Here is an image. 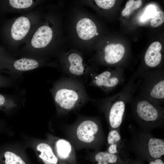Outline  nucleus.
<instances>
[{"label":"nucleus","mask_w":164,"mask_h":164,"mask_svg":"<svg viewBox=\"0 0 164 164\" xmlns=\"http://www.w3.org/2000/svg\"><path fill=\"white\" fill-rule=\"evenodd\" d=\"M40 63L36 59L23 57L17 60L10 64L13 69L19 71H26L34 69L39 66Z\"/></svg>","instance_id":"19"},{"label":"nucleus","mask_w":164,"mask_h":164,"mask_svg":"<svg viewBox=\"0 0 164 164\" xmlns=\"http://www.w3.org/2000/svg\"><path fill=\"white\" fill-rule=\"evenodd\" d=\"M97 5L100 7L104 9H108L114 5L115 1L114 0H96Z\"/></svg>","instance_id":"23"},{"label":"nucleus","mask_w":164,"mask_h":164,"mask_svg":"<svg viewBox=\"0 0 164 164\" xmlns=\"http://www.w3.org/2000/svg\"><path fill=\"white\" fill-rule=\"evenodd\" d=\"M9 57L7 53L3 48L0 46V63H9L11 60L9 59Z\"/></svg>","instance_id":"25"},{"label":"nucleus","mask_w":164,"mask_h":164,"mask_svg":"<svg viewBox=\"0 0 164 164\" xmlns=\"http://www.w3.org/2000/svg\"><path fill=\"white\" fill-rule=\"evenodd\" d=\"M0 163L2 164H26L20 156L9 151H6L0 155Z\"/></svg>","instance_id":"20"},{"label":"nucleus","mask_w":164,"mask_h":164,"mask_svg":"<svg viewBox=\"0 0 164 164\" xmlns=\"http://www.w3.org/2000/svg\"></svg>","instance_id":"30"},{"label":"nucleus","mask_w":164,"mask_h":164,"mask_svg":"<svg viewBox=\"0 0 164 164\" xmlns=\"http://www.w3.org/2000/svg\"><path fill=\"white\" fill-rule=\"evenodd\" d=\"M55 149L59 159L70 164L74 156V151L70 143L66 139H60L56 142Z\"/></svg>","instance_id":"13"},{"label":"nucleus","mask_w":164,"mask_h":164,"mask_svg":"<svg viewBox=\"0 0 164 164\" xmlns=\"http://www.w3.org/2000/svg\"><path fill=\"white\" fill-rule=\"evenodd\" d=\"M135 115L144 123L153 124L160 122L164 118L163 110L160 104L138 94L133 97Z\"/></svg>","instance_id":"5"},{"label":"nucleus","mask_w":164,"mask_h":164,"mask_svg":"<svg viewBox=\"0 0 164 164\" xmlns=\"http://www.w3.org/2000/svg\"><path fill=\"white\" fill-rule=\"evenodd\" d=\"M98 34V33L97 32L96 33V35H97Z\"/></svg>","instance_id":"29"},{"label":"nucleus","mask_w":164,"mask_h":164,"mask_svg":"<svg viewBox=\"0 0 164 164\" xmlns=\"http://www.w3.org/2000/svg\"><path fill=\"white\" fill-rule=\"evenodd\" d=\"M76 29L77 34L81 39L88 40L93 37L97 32L94 22L88 18L81 19L77 22Z\"/></svg>","instance_id":"12"},{"label":"nucleus","mask_w":164,"mask_h":164,"mask_svg":"<svg viewBox=\"0 0 164 164\" xmlns=\"http://www.w3.org/2000/svg\"><path fill=\"white\" fill-rule=\"evenodd\" d=\"M162 48L160 43L157 41L153 42L149 46L144 57L145 61L147 66L154 67L160 64L162 57L160 52Z\"/></svg>","instance_id":"14"},{"label":"nucleus","mask_w":164,"mask_h":164,"mask_svg":"<svg viewBox=\"0 0 164 164\" xmlns=\"http://www.w3.org/2000/svg\"><path fill=\"white\" fill-rule=\"evenodd\" d=\"M89 85L98 87L104 92L108 93L121 84L124 80L122 73L107 70L99 74L92 73Z\"/></svg>","instance_id":"7"},{"label":"nucleus","mask_w":164,"mask_h":164,"mask_svg":"<svg viewBox=\"0 0 164 164\" xmlns=\"http://www.w3.org/2000/svg\"><path fill=\"white\" fill-rule=\"evenodd\" d=\"M107 142V152L111 154H119L123 143L121 136L117 130L113 129L109 132Z\"/></svg>","instance_id":"18"},{"label":"nucleus","mask_w":164,"mask_h":164,"mask_svg":"<svg viewBox=\"0 0 164 164\" xmlns=\"http://www.w3.org/2000/svg\"><path fill=\"white\" fill-rule=\"evenodd\" d=\"M42 16L38 24L24 43L22 50L29 54L38 55L43 53L52 43L54 36L53 22Z\"/></svg>","instance_id":"4"},{"label":"nucleus","mask_w":164,"mask_h":164,"mask_svg":"<svg viewBox=\"0 0 164 164\" xmlns=\"http://www.w3.org/2000/svg\"><path fill=\"white\" fill-rule=\"evenodd\" d=\"M157 11L154 6L150 5L148 7L141 17L142 21H145L151 18H152Z\"/></svg>","instance_id":"24"},{"label":"nucleus","mask_w":164,"mask_h":164,"mask_svg":"<svg viewBox=\"0 0 164 164\" xmlns=\"http://www.w3.org/2000/svg\"><path fill=\"white\" fill-rule=\"evenodd\" d=\"M7 102L6 98L3 95L0 94V108L4 106Z\"/></svg>","instance_id":"27"},{"label":"nucleus","mask_w":164,"mask_h":164,"mask_svg":"<svg viewBox=\"0 0 164 164\" xmlns=\"http://www.w3.org/2000/svg\"><path fill=\"white\" fill-rule=\"evenodd\" d=\"M142 77L137 84L139 94L160 104L164 99V77L163 73L139 74Z\"/></svg>","instance_id":"6"},{"label":"nucleus","mask_w":164,"mask_h":164,"mask_svg":"<svg viewBox=\"0 0 164 164\" xmlns=\"http://www.w3.org/2000/svg\"><path fill=\"white\" fill-rule=\"evenodd\" d=\"M149 164H164V162L160 158L152 159L149 162Z\"/></svg>","instance_id":"26"},{"label":"nucleus","mask_w":164,"mask_h":164,"mask_svg":"<svg viewBox=\"0 0 164 164\" xmlns=\"http://www.w3.org/2000/svg\"><path fill=\"white\" fill-rule=\"evenodd\" d=\"M42 13L38 7L10 19L3 25L2 33L10 48L16 49L24 43L39 22Z\"/></svg>","instance_id":"2"},{"label":"nucleus","mask_w":164,"mask_h":164,"mask_svg":"<svg viewBox=\"0 0 164 164\" xmlns=\"http://www.w3.org/2000/svg\"><path fill=\"white\" fill-rule=\"evenodd\" d=\"M146 149L152 159L160 158L164 155V142L162 139L150 137L147 140Z\"/></svg>","instance_id":"15"},{"label":"nucleus","mask_w":164,"mask_h":164,"mask_svg":"<svg viewBox=\"0 0 164 164\" xmlns=\"http://www.w3.org/2000/svg\"><path fill=\"white\" fill-rule=\"evenodd\" d=\"M41 1L38 0H0V13H26L38 8Z\"/></svg>","instance_id":"8"},{"label":"nucleus","mask_w":164,"mask_h":164,"mask_svg":"<svg viewBox=\"0 0 164 164\" xmlns=\"http://www.w3.org/2000/svg\"><path fill=\"white\" fill-rule=\"evenodd\" d=\"M164 22V13L161 11H157L152 18L150 25L153 27H157L162 25Z\"/></svg>","instance_id":"22"},{"label":"nucleus","mask_w":164,"mask_h":164,"mask_svg":"<svg viewBox=\"0 0 164 164\" xmlns=\"http://www.w3.org/2000/svg\"><path fill=\"white\" fill-rule=\"evenodd\" d=\"M141 0L128 1L125 4V7L121 12V14L123 16L129 15L135 10L139 8L142 4Z\"/></svg>","instance_id":"21"},{"label":"nucleus","mask_w":164,"mask_h":164,"mask_svg":"<svg viewBox=\"0 0 164 164\" xmlns=\"http://www.w3.org/2000/svg\"><path fill=\"white\" fill-rule=\"evenodd\" d=\"M103 56L104 61L109 64H114L120 62L123 57L125 50L120 43H111L104 48Z\"/></svg>","instance_id":"11"},{"label":"nucleus","mask_w":164,"mask_h":164,"mask_svg":"<svg viewBox=\"0 0 164 164\" xmlns=\"http://www.w3.org/2000/svg\"><path fill=\"white\" fill-rule=\"evenodd\" d=\"M1 77H0V85H1Z\"/></svg>","instance_id":"28"},{"label":"nucleus","mask_w":164,"mask_h":164,"mask_svg":"<svg viewBox=\"0 0 164 164\" xmlns=\"http://www.w3.org/2000/svg\"><path fill=\"white\" fill-rule=\"evenodd\" d=\"M132 78L120 92L112 96L99 100L97 101L105 111L111 127L118 128L123 120L126 103L131 101L136 91L137 85Z\"/></svg>","instance_id":"3"},{"label":"nucleus","mask_w":164,"mask_h":164,"mask_svg":"<svg viewBox=\"0 0 164 164\" xmlns=\"http://www.w3.org/2000/svg\"><path fill=\"white\" fill-rule=\"evenodd\" d=\"M52 92L56 105L64 113L80 107L91 99L84 83L78 78H62L55 84Z\"/></svg>","instance_id":"1"},{"label":"nucleus","mask_w":164,"mask_h":164,"mask_svg":"<svg viewBox=\"0 0 164 164\" xmlns=\"http://www.w3.org/2000/svg\"><path fill=\"white\" fill-rule=\"evenodd\" d=\"M99 129L98 125L94 121L85 119L79 125L76 130V136L82 142L90 143L95 139Z\"/></svg>","instance_id":"10"},{"label":"nucleus","mask_w":164,"mask_h":164,"mask_svg":"<svg viewBox=\"0 0 164 164\" xmlns=\"http://www.w3.org/2000/svg\"><path fill=\"white\" fill-rule=\"evenodd\" d=\"M36 149L40 152L39 157L44 164H58L59 160L49 145L40 143L37 145Z\"/></svg>","instance_id":"17"},{"label":"nucleus","mask_w":164,"mask_h":164,"mask_svg":"<svg viewBox=\"0 0 164 164\" xmlns=\"http://www.w3.org/2000/svg\"><path fill=\"white\" fill-rule=\"evenodd\" d=\"M65 72L69 77L78 78L90 75L92 73L83 63L82 56L77 53L69 54L67 57Z\"/></svg>","instance_id":"9"},{"label":"nucleus","mask_w":164,"mask_h":164,"mask_svg":"<svg viewBox=\"0 0 164 164\" xmlns=\"http://www.w3.org/2000/svg\"><path fill=\"white\" fill-rule=\"evenodd\" d=\"M94 162V164H127L128 163L119 154L103 151L98 152L95 155Z\"/></svg>","instance_id":"16"}]
</instances>
